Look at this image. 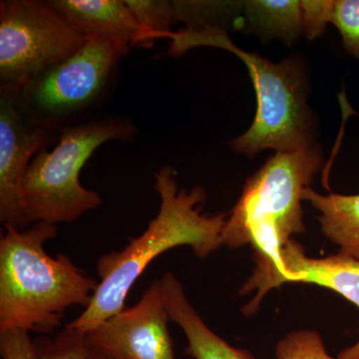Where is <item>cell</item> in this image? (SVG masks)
Wrapping results in <instances>:
<instances>
[{
    "label": "cell",
    "mask_w": 359,
    "mask_h": 359,
    "mask_svg": "<svg viewBox=\"0 0 359 359\" xmlns=\"http://www.w3.org/2000/svg\"><path fill=\"white\" fill-rule=\"evenodd\" d=\"M155 190L161 200L157 216L140 236L130 238L124 249L100 257L97 262L100 282L93 299L66 327L88 334L124 311L135 283L168 250L185 245L200 259H205L223 245L222 233L229 212L203 215L201 211L207 200L203 187L190 191L180 189L176 170L163 166L155 173Z\"/></svg>",
    "instance_id": "1"
},
{
    "label": "cell",
    "mask_w": 359,
    "mask_h": 359,
    "mask_svg": "<svg viewBox=\"0 0 359 359\" xmlns=\"http://www.w3.org/2000/svg\"><path fill=\"white\" fill-rule=\"evenodd\" d=\"M56 224L25 230L7 226L0 238V332L50 334L72 306L86 309L98 282L65 254L49 256L45 245Z\"/></svg>",
    "instance_id": "2"
},
{
    "label": "cell",
    "mask_w": 359,
    "mask_h": 359,
    "mask_svg": "<svg viewBox=\"0 0 359 359\" xmlns=\"http://www.w3.org/2000/svg\"><path fill=\"white\" fill-rule=\"evenodd\" d=\"M169 39L168 52L174 57L195 47H216L235 54L247 66L256 92L257 113L249 130L230 142L236 152L254 157L266 149L294 152L313 147L304 78L294 62L276 65L243 50L222 27H185Z\"/></svg>",
    "instance_id": "3"
},
{
    "label": "cell",
    "mask_w": 359,
    "mask_h": 359,
    "mask_svg": "<svg viewBox=\"0 0 359 359\" xmlns=\"http://www.w3.org/2000/svg\"><path fill=\"white\" fill-rule=\"evenodd\" d=\"M323 156L316 147L276 152L248 179L222 233L223 245H252L254 256L275 259L294 235L306 233L302 191L320 171Z\"/></svg>",
    "instance_id": "4"
},
{
    "label": "cell",
    "mask_w": 359,
    "mask_h": 359,
    "mask_svg": "<svg viewBox=\"0 0 359 359\" xmlns=\"http://www.w3.org/2000/svg\"><path fill=\"white\" fill-rule=\"evenodd\" d=\"M138 134L126 118L90 119L59 131L55 147L33 158L21 187L26 218L56 224L77 221L102 205L101 196L80 183V172L97 149L109 141L128 143Z\"/></svg>",
    "instance_id": "5"
},
{
    "label": "cell",
    "mask_w": 359,
    "mask_h": 359,
    "mask_svg": "<svg viewBox=\"0 0 359 359\" xmlns=\"http://www.w3.org/2000/svg\"><path fill=\"white\" fill-rule=\"evenodd\" d=\"M128 52L107 40L87 37L62 62L20 87L6 88L30 121L59 132L87 121L86 116L100 107L115 83L120 59Z\"/></svg>",
    "instance_id": "6"
},
{
    "label": "cell",
    "mask_w": 359,
    "mask_h": 359,
    "mask_svg": "<svg viewBox=\"0 0 359 359\" xmlns=\"http://www.w3.org/2000/svg\"><path fill=\"white\" fill-rule=\"evenodd\" d=\"M87 36L50 1L0 2V86L20 87L79 50Z\"/></svg>",
    "instance_id": "7"
},
{
    "label": "cell",
    "mask_w": 359,
    "mask_h": 359,
    "mask_svg": "<svg viewBox=\"0 0 359 359\" xmlns=\"http://www.w3.org/2000/svg\"><path fill=\"white\" fill-rule=\"evenodd\" d=\"M252 276L240 290L241 295L254 292L243 311L252 316L271 290L287 283H308L334 290L359 309V262L342 254L311 257L297 241L292 240L275 259L254 256ZM339 359H359V340L340 351Z\"/></svg>",
    "instance_id": "8"
},
{
    "label": "cell",
    "mask_w": 359,
    "mask_h": 359,
    "mask_svg": "<svg viewBox=\"0 0 359 359\" xmlns=\"http://www.w3.org/2000/svg\"><path fill=\"white\" fill-rule=\"evenodd\" d=\"M59 132L30 121L11 89L0 87V221L25 230L30 226L21 201V187L34 156L57 142Z\"/></svg>",
    "instance_id": "9"
},
{
    "label": "cell",
    "mask_w": 359,
    "mask_h": 359,
    "mask_svg": "<svg viewBox=\"0 0 359 359\" xmlns=\"http://www.w3.org/2000/svg\"><path fill=\"white\" fill-rule=\"evenodd\" d=\"M169 320L162 283L156 280L135 306L87 334L113 359H176Z\"/></svg>",
    "instance_id": "10"
},
{
    "label": "cell",
    "mask_w": 359,
    "mask_h": 359,
    "mask_svg": "<svg viewBox=\"0 0 359 359\" xmlns=\"http://www.w3.org/2000/svg\"><path fill=\"white\" fill-rule=\"evenodd\" d=\"M52 6L86 35L130 51L149 48L143 28L123 0H50Z\"/></svg>",
    "instance_id": "11"
},
{
    "label": "cell",
    "mask_w": 359,
    "mask_h": 359,
    "mask_svg": "<svg viewBox=\"0 0 359 359\" xmlns=\"http://www.w3.org/2000/svg\"><path fill=\"white\" fill-rule=\"evenodd\" d=\"M160 280L170 318L182 328L188 342L187 354L194 359H256L247 349L231 346L205 325L174 273H166Z\"/></svg>",
    "instance_id": "12"
},
{
    "label": "cell",
    "mask_w": 359,
    "mask_h": 359,
    "mask_svg": "<svg viewBox=\"0 0 359 359\" xmlns=\"http://www.w3.org/2000/svg\"><path fill=\"white\" fill-rule=\"evenodd\" d=\"M302 201L320 212L321 231L340 254L359 262V194L321 195L311 187L302 191Z\"/></svg>",
    "instance_id": "13"
},
{
    "label": "cell",
    "mask_w": 359,
    "mask_h": 359,
    "mask_svg": "<svg viewBox=\"0 0 359 359\" xmlns=\"http://www.w3.org/2000/svg\"><path fill=\"white\" fill-rule=\"evenodd\" d=\"M245 7L250 22L269 34L292 42L304 33L302 1L254 0L245 2Z\"/></svg>",
    "instance_id": "14"
},
{
    "label": "cell",
    "mask_w": 359,
    "mask_h": 359,
    "mask_svg": "<svg viewBox=\"0 0 359 359\" xmlns=\"http://www.w3.org/2000/svg\"><path fill=\"white\" fill-rule=\"evenodd\" d=\"M33 341L39 359H113L88 334L67 327L54 337L40 335Z\"/></svg>",
    "instance_id": "15"
},
{
    "label": "cell",
    "mask_w": 359,
    "mask_h": 359,
    "mask_svg": "<svg viewBox=\"0 0 359 359\" xmlns=\"http://www.w3.org/2000/svg\"><path fill=\"white\" fill-rule=\"evenodd\" d=\"M135 18L143 28L149 47L155 40L170 39L175 20L173 1L168 0H125Z\"/></svg>",
    "instance_id": "16"
},
{
    "label": "cell",
    "mask_w": 359,
    "mask_h": 359,
    "mask_svg": "<svg viewBox=\"0 0 359 359\" xmlns=\"http://www.w3.org/2000/svg\"><path fill=\"white\" fill-rule=\"evenodd\" d=\"M276 359H339L328 354L320 334L316 330L290 332L278 342Z\"/></svg>",
    "instance_id": "17"
},
{
    "label": "cell",
    "mask_w": 359,
    "mask_h": 359,
    "mask_svg": "<svg viewBox=\"0 0 359 359\" xmlns=\"http://www.w3.org/2000/svg\"><path fill=\"white\" fill-rule=\"evenodd\" d=\"M327 22L339 30L346 50L359 59V0H330Z\"/></svg>",
    "instance_id": "18"
},
{
    "label": "cell",
    "mask_w": 359,
    "mask_h": 359,
    "mask_svg": "<svg viewBox=\"0 0 359 359\" xmlns=\"http://www.w3.org/2000/svg\"><path fill=\"white\" fill-rule=\"evenodd\" d=\"M0 354L2 359H39L34 341L22 330L0 332Z\"/></svg>",
    "instance_id": "19"
},
{
    "label": "cell",
    "mask_w": 359,
    "mask_h": 359,
    "mask_svg": "<svg viewBox=\"0 0 359 359\" xmlns=\"http://www.w3.org/2000/svg\"><path fill=\"white\" fill-rule=\"evenodd\" d=\"M304 34L309 39L320 36L327 25V11L330 0H304Z\"/></svg>",
    "instance_id": "20"
}]
</instances>
